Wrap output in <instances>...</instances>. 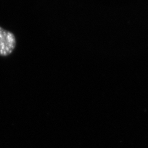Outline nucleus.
Here are the masks:
<instances>
[{"instance_id": "f257e3e1", "label": "nucleus", "mask_w": 148, "mask_h": 148, "mask_svg": "<svg viewBox=\"0 0 148 148\" xmlns=\"http://www.w3.org/2000/svg\"><path fill=\"white\" fill-rule=\"evenodd\" d=\"M16 46V38L11 32L0 27V56L6 57L13 52Z\"/></svg>"}]
</instances>
